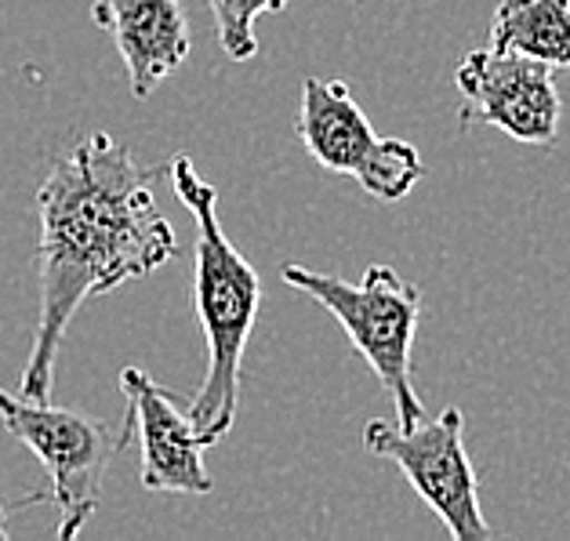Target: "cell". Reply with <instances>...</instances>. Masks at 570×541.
I'll list each match as a JSON object with an SVG mask.
<instances>
[{"mask_svg": "<svg viewBox=\"0 0 570 541\" xmlns=\"http://www.w3.org/2000/svg\"><path fill=\"white\" fill-rule=\"evenodd\" d=\"M128 146L95 131L77 142L37 193L40 212V316L19 396L48 400L69 321L95 295L157 273L178 255L171 222L153 197V178Z\"/></svg>", "mask_w": 570, "mask_h": 541, "instance_id": "6da1fadb", "label": "cell"}, {"mask_svg": "<svg viewBox=\"0 0 570 541\" xmlns=\"http://www.w3.org/2000/svg\"><path fill=\"white\" fill-rule=\"evenodd\" d=\"M171 189L197 229L193 244V313L207 342V374L186 404L204 447H215L233 429L240 407L244 350L262 305L258 269L229 240L218 218V189L197 171L186 153L168 164Z\"/></svg>", "mask_w": 570, "mask_h": 541, "instance_id": "7a4b0ae2", "label": "cell"}, {"mask_svg": "<svg viewBox=\"0 0 570 541\" xmlns=\"http://www.w3.org/2000/svg\"><path fill=\"white\" fill-rule=\"evenodd\" d=\"M281 276L287 287L320 302L342 324L353 350L367 360L374 378L393 396L396 422H422L425 407L411 382V353L422 321V291L411 281H403L393 266H367L360 284L305 266H284Z\"/></svg>", "mask_w": 570, "mask_h": 541, "instance_id": "3957f363", "label": "cell"}, {"mask_svg": "<svg viewBox=\"0 0 570 541\" xmlns=\"http://www.w3.org/2000/svg\"><path fill=\"white\" fill-rule=\"evenodd\" d=\"M0 425L45 465L51 480V502L62 517L59 538H77L99 509L109 462L131 440L128 414L120 422H109L85 411L51 407L48 400L0 390Z\"/></svg>", "mask_w": 570, "mask_h": 541, "instance_id": "277c9868", "label": "cell"}, {"mask_svg": "<svg viewBox=\"0 0 570 541\" xmlns=\"http://www.w3.org/2000/svg\"><path fill=\"white\" fill-rule=\"evenodd\" d=\"M298 138L324 171L353 175L374 200L396 204L425 178L419 146L371 128L367 114L338 77H305L298 102Z\"/></svg>", "mask_w": 570, "mask_h": 541, "instance_id": "5b68a950", "label": "cell"}, {"mask_svg": "<svg viewBox=\"0 0 570 541\" xmlns=\"http://www.w3.org/2000/svg\"><path fill=\"white\" fill-rule=\"evenodd\" d=\"M364 447L400 469L454 541L494 538L480 509L476 469L465 451V414L458 407L440 411L433 422L422 419L414 425L374 419L364 429Z\"/></svg>", "mask_w": 570, "mask_h": 541, "instance_id": "8992f818", "label": "cell"}, {"mask_svg": "<svg viewBox=\"0 0 570 541\" xmlns=\"http://www.w3.org/2000/svg\"><path fill=\"white\" fill-rule=\"evenodd\" d=\"M462 95L458 124H491L523 146H552L560 135V88L549 66L498 48H472L454 69Z\"/></svg>", "mask_w": 570, "mask_h": 541, "instance_id": "52a82bcc", "label": "cell"}, {"mask_svg": "<svg viewBox=\"0 0 570 541\" xmlns=\"http://www.w3.org/2000/svg\"><path fill=\"white\" fill-rule=\"evenodd\" d=\"M131 433H138V483L157 494H212L204 443L189 411L142 367L120 371Z\"/></svg>", "mask_w": 570, "mask_h": 541, "instance_id": "ba28073f", "label": "cell"}, {"mask_svg": "<svg viewBox=\"0 0 570 541\" xmlns=\"http://www.w3.org/2000/svg\"><path fill=\"white\" fill-rule=\"evenodd\" d=\"M91 19L114 37L138 102L189 59V19L178 0H95Z\"/></svg>", "mask_w": 570, "mask_h": 541, "instance_id": "9c48e42d", "label": "cell"}, {"mask_svg": "<svg viewBox=\"0 0 570 541\" xmlns=\"http://www.w3.org/2000/svg\"><path fill=\"white\" fill-rule=\"evenodd\" d=\"M491 48L556 69H570V0H498Z\"/></svg>", "mask_w": 570, "mask_h": 541, "instance_id": "30bf717a", "label": "cell"}, {"mask_svg": "<svg viewBox=\"0 0 570 541\" xmlns=\"http://www.w3.org/2000/svg\"><path fill=\"white\" fill-rule=\"evenodd\" d=\"M295 0H207L215 19L218 48L229 62H247L258 55V19L281 16Z\"/></svg>", "mask_w": 570, "mask_h": 541, "instance_id": "8fae6325", "label": "cell"}, {"mask_svg": "<svg viewBox=\"0 0 570 541\" xmlns=\"http://www.w3.org/2000/svg\"><path fill=\"white\" fill-rule=\"evenodd\" d=\"M37 502H45V494H30V498H19V502H4V494H0V541H8L11 538V512L16 509H26V505H37Z\"/></svg>", "mask_w": 570, "mask_h": 541, "instance_id": "7c38bea8", "label": "cell"}]
</instances>
